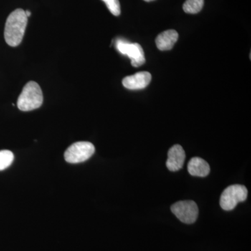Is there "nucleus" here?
<instances>
[{
	"mask_svg": "<svg viewBox=\"0 0 251 251\" xmlns=\"http://www.w3.org/2000/svg\"><path fill=\"white\" fill-rule=\"evenodd\" d=\"M151 75L148 72L137 73L134 75L125 77L122 80L124 87L128 90H142L150 85Z\"/></svg>",
	"mask_w": 251,
	"mask_h": 251,
	"instance_id": "obj_7",
	"label": "nucleus"
},
{
	"mask_svg": "<svg viewBox=\"0 0 251 251\" xmlns=\"http://www.w3.org/2000/svg\"><path fill=\"white\" fill-rule=\"evenodd\" d=\"M25 14L27 18L31 16V12L29 11H25Z\"/></svg>",
	"mask_w": 251,
	"mask_h": 251,
	"instance_id": "obj_14",
	"label": "nucleus"
},
{
	"mask_svg": "<svg viewBox=\"0 0 251 251\" xmlns=\"http://www.w3.org/2000/svg\"><path fill=\"white\" fill-rule=\"evenodd\" d=\"M44 101V96L40 86L30 81L23 87L18 99V108L21 111L27 112L40 108Z\"/></svg>",
	"mask_w": 251,
	"mask_h": 251,
	"instance_id": "obj_2",
	"label": "nucleus"
},
{
	"mask_svg": "<svg viewBox=\"0 0 251 251\" xmlns=\"http://www.w3.org/2000/svg\"><path fill=\"white\" fill-rule=\"evenodd\" d=\"M95 148L89 142H77L73 144L64 153L66 161L69 163H79L87 161L94 154Z\"/></svg>",
	"mask_w": 251,
	"mask_h": 251,
	"instance_id": "obj_4",
	"label": "nucleus"
},
{
	"mask_svg": "<svg viewBox=\"0 0 251 251\" xmlns=\"http://www.w3.org/2000/svg\"><path fill=\"white\" fill-rule=\"evenodd\" d=\"M144 1H154V0H144Z\"/></svg>",
	"mask_w": 251,
	"mask_h": 251,
	"instance_id": "obj_15",
	"label": "nucleus"
},
{
	"mask_svg": "<svg viewBox=\"0 0 251 251\" xmlns=\"http://www.w3.org/2000/svg\"><path fill=\"white\" fill-rule=\"evenodd\" d=\"M178 38H179V34H178L177 31L174 29L163 31L156 37L157 48L162 51L170 50L176 44Z\"/></svg>",
	"mask_w": 251,
	"mask_h": 251,
	"instance_id": "obj_9",
	"label": "nucleus"
},
{
	"mask_svg": "<svg viewBox=\"0 0 251 251\" xmlns=\"http://www.w3.org/2000/svg\"><path fill=\"white\" fill-rule=\"evenodd\" d=\"M186 154L182 147L175 145L169 150L166 166L169 171L175 172L179 171L184 166Z\"/></svg>",
	"mask_w": 251,
	"mask_h": 251,
	"instance_id": "obj_8",
	"label": "nucleus"
},
{
	"mask_svg": "<svg viewBox=\"0 0 251 251\" xmlns=\"http://www.w3.org/2000/svg\"><path fill=\"white\" fill-rule=\"evenodd\" d=\"M116 48L120 53L129 57L133 67H139L145 64V53L143 48L139 44H130L119 39L116 42Z\"/></svg>",
	"mask_w": 251,
	"mask_h": 251,
	"instance_id": "obj_6",
	"label": "nucleus"
},
{
	"mask_svg": "<svg viewBox=\"0 0 251 251\" xmlns=\"http://www.w3.org/2000/svg\"><path fill=\"white\" fill-rule=\"evenodd\" d=\"M106 4L107 7L112 15L115 16H120L121 14V7L119 0H102Z\"/></svg>",
	"mask_w": 251,
	"mask_h": 251,
	"instance_id": "obj_13",
	"label": "nucleus"
},
{
	"mask_svg": "<svg viewBox=\"0 0 251 251\" xmlns=\"http://www.w3.org/2000/svg\"><path fill=\"white\" fill-rule=\"evenodd\" d=\"M188 171L193 176L204 177L209 175L210 167L202 158L194 157L188 162Z\"/></svg>",
	"mask_w": 251,
	"mask_h": 251,
	"instance_id": "obj_10",
	"label": "nucleus"
},
{
	"mask_svg": "<svg viewBox=\"0 0 251 251\" xmlns=\"http://www.w3.org/2000/svg\"><path fill=\"white\" fill-rule=\"evenodd\" d=\"M204 0H186L183 5V9L187 14L199 13L204 6Z\"/></svg>",
	"mask_w": 251,
	"mask_h": 251,
	"instance_id": "obj_11",
	"label": "nucleus"
},
{
	"mask_svg": "<svg viewBox=\"0 0 251 251\" xmlns=\"http://www.w3.org/2000/svg\"><path fill=\"white\" fill-rule=\"evenodd\" d=\"M171 211L184 224H193L198 219V205L193 201H179L175 203L171 206Z\"/></svg>",
	"mask_w": 251,
	"mask_h": 251,
	"instance_id": "obj_5",
	"label": "nucleus"
},
{
	"mask_svg": "<svg viewBox=\"0 0 251 251\" xmlns=\"http://www.w3.org/2000/svg\"><path fill=\"white\" fill-rule=\"evenodd\" d=\"M14 160V155L9 150L0 151V171L9 168Z\"/></svg>",
	"mask_w": 251,
	"mask_h": 251,
	"instance_id": "obj_12",
	"label": "nucleus"
},
{
	"mask_svg": "<svg viewBox=\"0 0 251 251\" xmlns=\"http://www.w3.org/2000/svg\"><path fill=\"white\" fill-rule=\"evenodd\" d=\"M248 190L240 184L229 186L224 190L220 198V205L226 211H231L235 208L238 203L247 200Z\"/></svg>",
	"mask_w": 251,
	"mask_h": 251,
	"instance_id": "obj_3",
	"label": "nucleus"
},
{
	"mask_svg": "<svg viewBox=\"0 0 251 251\" xmlns=\"http://www.w3.org/2000/svg\"><path fill=\"white\" fill-rule=\"evenodd\" d=\"M25 11L17 9L7 18L5 24L4 39L6 44L11 47H16L22 42L27 25Z\"/></svg>",
	"mask_w": 251,
	"mask_h": 251,
	"instance_id": "obj_1",
	"label": "nucleus"
}]
</instances>
